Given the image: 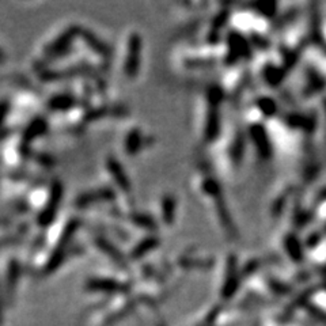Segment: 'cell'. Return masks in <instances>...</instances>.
I'll use <instances>...</instances> for the list:
<instances>
[{"label": "cell", "mask_w": 326, "mask_h": 326, "mask_svg": "<svg viewBox=\"0 0 326 326\" xmlns=\"http://www.w3.org/2000/svg\"><path fill=\"white\" fill-rule=\"evenodd\" d=\"M139 37L132 33L128 37L126 41V49L125 56H124V61H122V71L125 74L126 78H133L137 71V63H139Z\"/></svg>", "instance_id": "6da1fadb"}, {"label": "cell", "mask_w": 326, "mask_h": 326, "mask_svg": "<svg viewBox=\"0 0 326 326\" xmlns=\"http://www.w3.org/2000/svg\"><path fill=\"white\" fill-rule=\"evenodd\" d=\"M61 193L63 192H61L60 183H55V187H52L51 193L48 195L46 203H45L41 212L38 213V217H37L41 226L49 224L53 220V217L56 216V212L61 201Z\"/></svg>", "instance_id": "7a4b0ae2"}, {"label": "cell", "mask_w": 326, "mask_h": 326, "mask_svg": "<svg viewBox=\"0 0 326 326\" xmlns=\"http://www.w3.org/2000/svg\"><path fill=\"white\" fill-rule=\"evenodd\" d=\"M114 199V191L112 188H100L94 191L86 192L78 197L76 204L79 207H87V205L97 204V203H105V201H112Z\"/></svg>", "instance_id": "3957f363"}, {"label": "cell", "mask_w": 326, "mask_h": 326, "mask_svg": "<svg viewBox=\"0 0 326 326\" xmlns=\"http://www.w3.org/2000/svg\"><path fill=\"white\" fill-rule=\"evenodd\" d=\"M106 170H108L109 175L112 178V182L121 191H129V182L126 178L125 171L122 169V166L118 163V161L116 158L110 157L106 159Z\"/></svg>", "instance_id": "277c9868"}, {"label": "cell", "mask_w": 326, "mask_h": 326, "mask_svg": "<svg viewBox=\"0 0 326 326\" xmlns=\"http://www.w3.org/2000/svg\"><path fill=\"white\" fill-rule=\"evenodd\" d=\"M74 105H76V100H75L72 96H65V94L53 97L52 100H51V102H49V106L52 108V110H59V112L68 110V109L72 108Z\"/></svg>", "instance_id": "5b68a950"}, {"label": "cell", "mask_w": 326, "mask_h": 326, "mask_svg": "<svg viewBox=\"0 0 326 326\" xmlns=\"http://www.w3.org/2000/svg\"><path fill=\"white\" fill-rule=\"evenodd\" d=\"M45 129H46V122L43 121L42 118H35L25 130V137L26 140H33L37 136L45 133Z\"/></svg>", "instance_id": "8992f818"}, {"label": "cell", "mask_w": 326, "mask_h": 326, "mask_svg": "<svg viewBox=\"0 0 326 326\" xmlns=\"http://www.w3.org/2000/svg\"><path fill=\"white\" fill-rule=\"evenodd\" d=\"M9 112H10L9 101H0V126L5 124L6 118H7V116H9Z\"/></svg>", "instance_id": "52a82bcc"}, {"label": "cell", "mask_w": 326, "mask_h": 326, "mask_svg": "<svg viewBox=\"0 0 326 326\" xmlns=\"http://www.w3.org/2000/svg\"><path fill=\"white\" fill-rule=\"evenodd\" d=\"M6 59H7V56H6L5 51L0 48V64H3V63L6 61Z\"/></svg>", "instance_id": "ba28073f"}]
</instances>
